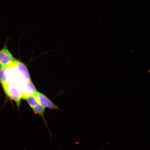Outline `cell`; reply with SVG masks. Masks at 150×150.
<instances>
[{"label":"cell","mask_w":150,"mask_h":150,"mask_svg":"<svg viewBox=\"0 0 150 150\" xmlns=\"http://www.w3.org/2000/svg\"><path fill=\"white\" fill-rule=\"evenodd\" d=\"M1 86L7 96L11 100L14 101L18 106H20L22 93L18 86L11 83L2 84Z\"/></svg>","instance_id":"obj_1"},{"label":"cell","mask_w":150,"mask_h":150,"mask_svg":"<svg viewBox=\"0 0 150 150\" xmlns=\"http://www.w3.org/2000/svg\"><path fill=\"white\" fill-rule=\"evenodd\" d=\"M16 59L9 51L6 44L0 49V64L2 67L10 66L13 64Z\"/></svg>","instance_id":"obj_2"},{"label":"cell","mask_w":150,"mask_h":150,"mask_svg":"<svg viewBox=\"0 0 150 150\" xmlns=\"http://www.w3.org/2000/svg\"><path fill=\"white\" fill-rule=\"evenodd\" d=\"M34 96L39 104L45 108L52 110L59 109V108L44 94L37 91Z\"/></svg>","instance_id":"obj_3"},{"label":"cell","mask_w":150,"mask_h":150,"mask_svg":"<svg viewBox=\"0 0 150 150\" xmlns=\"http://www.w3.org/2000/svg\"><path fill=\"white\" fill-rule=\"evenodd\" d=\"M13 65L18 74L24 79L28 81H31L29 71L25 64L22 62L16 59Z\"/></svg>","instance_id":"obj_4"},{"label":"cell","mask_w":150,"mask_h":150,"mask_svg":"<svg viewBox=\"0 0 150 150\" xmlns=\"http://www.w3.org/2000/svg\"><path fill=\"white\" fill-rule=\"evenodd\" d=\"M32 109L35 113L39 114L43 119H44L45 108L41 105L39 103L36 106Z\"/></svg>","instance_id":"obj_5"},{"label":"cell","mask_w":150,"mask_h":150,"mask_svg":"<svg viewBox=\"0 0 150 150\" xmlns=\"http://www.w3.org/2000/svg\"><path fill=\"white\" fill-rule=\"evenodd\" d=\"M2 69V67L1 65L0 64V72H1Z\"/></svg>","instance_id":"obj_6"}]
</instances>
